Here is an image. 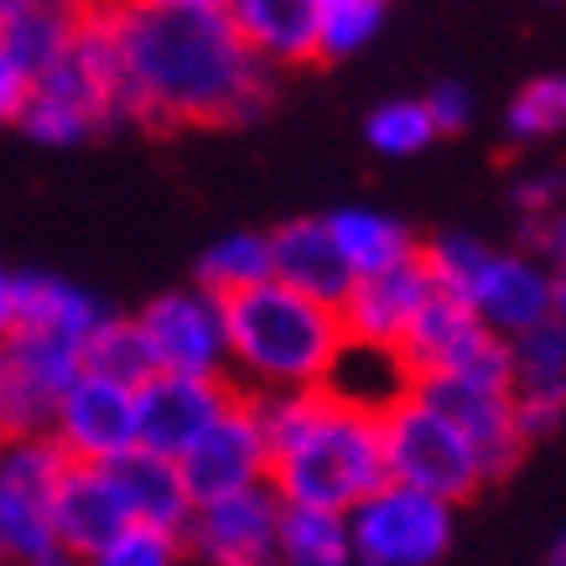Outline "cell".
<instances>
[{
    "label": "cell",
    "instance_id": "1",
    "mask_svg": "<svg viewBox=\"0 0 566 566\" xmlns=\"http://www.w3.org/2000/svg\"><path fill=\"white\" fill-rule=\"evenodd\" d=\"M109 32L136 125H250L275 104V69L244 48L223 11L120 0Z\"/></svg>",
    "mask_w": 566,
    "mask_h": 566
},
{
    "label": "cell",
    "instance_id": "2",
    "mask_svg": "<svg viewBox=\"0 0 566 566\" xmlns=\"http://www.w3.org/2000/svg\"><path fill=\"white\" fill-rule=\"evenodd\" d=\"M250 406L271 442V489L281 504L348 515L390 483L379 416L354 411L327 390L250 395Z\"/></svg>",
    "mask_w": 566,
    "mask_h": 566
},
{
    "label": "cell",
    "instance_id": "3",
    "mask_svg": "<svg viewBox=\"0 0 566 566\" xmlns=\"http://www.w3.org/2000/svg\"><path fill=\"white\" fill-rule=\"evenodd\" d=\"M223 333H229V379L240 395L323 390L333 359L348 344L338 307L312 302L281 281H260L250 292L229 296Z\"/></svg>",
    "mask_w": 566,
    "mask_h": 566
},
{
    "label": "cell",
    "instance_id": "4",
    "mask_svg": "<svg viewBox=\"0 0 566 566\" xmlns=\"http://www.w3.org/2000/svg\"><path fill=\"white\" fill-rule=\"evenodd\" d=\"M130 120V88H125L120 48L109 17H84L69 52L32 78V99L21 109V130L36 146H84L109 125Z\"/></svg>",
    "mask_w": 566,
    "mask_h": 566
},
{
    "label": "cell",
    "instance_id": "5",
    "mask_svg": "<svg viewBox=\"0 0 566 566\" xmlns=\"http://www.w3.org/2000/svg\"><path fill=\"white\" fill-rule=\"evenodd\" d=\"M379 442H385V473H390V483L421 489L431 499L463 504V499H473L489 483L473 442L431 406L427 395H416V390L379 416Z\"/></svg>",
    "mask_w": 566,
    "mask_h": 566
},
{
    "label": "cell",
    "instance_id": "6",
    "mask_svg": "<svg viewBox=\"0 0 566 566\" xmlns=\"http://www.w3.org/2000/svg\"><path fill=\"white\" fill-rule=\"evenodd\" d=\"M359 566H437L452 546V504L406 483H379L348 510Z\"/></svg>",
    "mask_w": 566,
    "mask_h": 566
},
{
    "label": "cell",
    "instance_id": "7",
    "mask_svg": "<svg viewBox=\"0 0 566 566\" xmlns=\"http://www.w3.org/2000/svg\"><path fill=\"white\" fill-rule=\"evenodd\" d=\"M156 375H229L223 302L203 286H177L136 312Z\"/></svg>",
    "mask_w": 566,
    "mask_h": 566
},
{
    "label": "cell",
    "instance_id": "8",
    "mask_svg": "<svg viewBox=\"0 0 566 566\" xmlns=\"http://www.w3.org/2000/svg\"><path fill=\"white\" fill-rule=\"evenodd\" d=\"M52 442L63 447L69 463H94L115 468L120 458H130L140 447L136 437V390L120 379L104 375H78L63 390L57 411H52Z\"/></svg>",
    "mask_w": 566,
    "mask_h": 566
},
{
    "label": "cell",
    "instance_id": "9",
    "mask_svg": "<svg viewBox=\"0 0 566 566\" xmlns=\"http://www.w3.org/2000/svg\"><path fill=\"white\" fill-rule=\"evenodd\" d=\"M177 468H182L192 504L271 483V442H265V427H260L250 395H234V406L177 458Z\"/></svg>",
    "mask_w": 566,
    "mask_h": 566
},
{
    "label": "cell",
    "instance_id": "10",
    "mask_svg": "<svg viewBox=\"0 0 566 566\" xmlns=\"http://www.w3.org/2000/svg\"><path fill=\"white\" fill-rule=\"evenodd\" d=\"M275 531H281V499L271 483H260L244 494L198 504L182 531V551L198 566H275Z\"/></svg>",
    "mask_w": 566,
    "mask_h": 566
},
{
    "label": "cell",
    "instance_id": "11",
    "mask_svg": "<svg viewBox=\"0 0 566 566\" xmlns=\"http://www.w3.org/2000/svg\"><path fill=\"white\" fill-rule=\"evenodd\" d=\"M229 375H151L136 390V437L156 458H182L229 406H234Z\"/></svg>",
    "mask_w": 566,
    "mask_h": 566
},
{
    "label": "cell",
    "instance_id": "12",
    "mask_svg": "<svg viewBox=\"0 0 566 566\" xmlns=\"http://www.w3.org/2000/svg\"><path fill=\"white\" fill-rule=\"evenodd\" d=\"M416 395H427L431 406L473 442L489 483L515 473V463L525 458V437L515 427V395H510V385L431 375V379H416Z\"/></svg>",
    "mask_w": 566,
    "mask_h": 566
},
{
    "label": "cell",
    "instance_id": "13",
    "mask_svg": "<svg viewBox=\"0 0 566 566\" xmlns=\"http://www.w3.org/2000/svg\"><path fill=\"white\" fill-rule=\"evenodd\" d=\"M437 292L431 286L427 265H421V250H416L406 265H390L379 275H359L354 292L344 296V333L359 338V344H385V348H400V338L411 333L416 312L427 307V296Z\"/></svg>",
    "mask_w": 566,
    "mask_h": 566
},
{
    "label": "cell",
    "instance_id": "14",
    "mask_svg": "<svg viewBox=\"0 0 566 566\" xmlns=\"http://www.w3.org/2000/svg\"><path fill=\"white\" fill-rule=\"evenodd\" d=\"M468 307L479 312V323L494 327L499 338H520V333L551 323V271L535 255L494 250L483 260L473 292H468Z\"/></svg>",
    "mask_w": 566,
    "mask_h": 566
},
{
    "label": "cell",
    "instance_id": "15",
    "mask_svg": "<svg viewBox=\"0 0 566 566\" xmlns=\"http://www.w3.org/2000/svg\"><path fill=\"white\" fill-rule=\"evenodd\" d=\"M125 525H130V510H125V494H120V483H115V473L94 463H69L57 494H52V531H57V541L78 562H88Z\"/></svg>",
    "mask_w": 566,
    "mask_h": 566
},
{
    "label": "cell",
    "instance_id": "16",
    "mask_svg": "<svg viewBox=\"0 0 566 566\" xmlns=\"http://www.w3.org/2000/svg\"><path fill=\"white\" fill-rule=\"evenodd\" d=\"M271 281L292 286V292L344 307V296L354 292V271L344 265L338 244L327 234L323 219H292L271 234Z\"/></svg>",
    "mask_w": 566,
    "mask_h": 566
},
{
    "label": "cell",
    "instance_id": "17",
    "mask_svg": "<svg viewBox=\"0 0 566 566\" xmlns=\"http://www.w3.org/2000/svg\"><path fill=\"white\" fill-rule=\"evenodd\" d=\"M223 17L265 69L317 63V0H229Z\"/></svg>",
    "mask_w": 566,
    "mask_h": 566
},
{
    "label": "cell",
    "instance_id": "18",
    "mask_svg": "<svg viewBox=\"0 0 566 566\" xmlns=\"http://www.w3.org/2000/svg\"><path fill=\"white\" fill-rule=\"evenodd\" d=\"M109 317L99 296L52 271H17V327L11 333H42L63 344H88V333Z\"/></svg>",
    "mask_w": 566,
    "mask_h": 566
},
{
    "label": "cell",
    "instance_id": "19",
    "mask_svg": "<svg viewBox=\"0 0 566 566\" xmlns=\"http://www.w3.org/2000/svg\"><path fill=\"white\" fill-rule=\"evenodd\" d=\"M323 390L333 395V400L354 406V411L385 416L395 400H406V395L416 390V375H411V364L400 359V348L348 338L344 354L333 359V375H327Z\"/></svg>",
    "mask_w": 566,
    "mask_h": 566
},
{
    "label": "cell",
    "instance_id": "20",
    "mask_svg": "<svg viewBox=\"0 0 566 566\" xmlns=\"http://www.w3.org/2000/svg\"><path fill=\"white\" fill-rule=\"evenodd\" d=\"M109 473L120 483L125 510H130L136 525H156V531H177V535L188 531V520L198 504H192L188 483H182V468H177L172 458H156V452L136 447V452L120 458Z\"/></svg>",
    "mask_w": 566,
    "mask_h": 566
},
{
    "label": "cell",
    "instance_id": "21",
    "mask_svg": "<svg viewBox=\"0 0 566 566\" xmlns=\"http://www.w3.org/2000/svg\"><path fill=\"white\" fill-rule=\"evenodd\" d=\"M323 223L333 234V244H338L344 265L354 271V281L390 271V265H406L421 250L411 229L400 219H390V213H379V208H333Z\"/></svg>",
    "mask_w": 566,
    "mask_h": 566
},
{
    "label": "cell",
    "instance_id": "22",
    "mask_svg": "<svg viewBox=\"0 0 566 566\" xmlns=\"http://www.w3.org/2000/svg\"><path fill=\"white\" fill-rule=\"evenodd\" d=\"M78 27L84 11H73L69 0H0V42L27 63L32 78L69 52Z\"/></svg>",
    "mask_w": 566,
    "mask_h": 566
},
{
    "label": "cell",
    "instance_id": "23",
    "mask_svg": "<svg viewBox=\"0 0 566 566\" xmlns=\"http://www.w3.org/2000/svg\"><path fill=\"white\" fill-rule=\"evenodd\" d=\"M275 566H359V562H354L348 515H333V510H302V504H281Z\"/></svg>",
    "mask_w": 566,
    "mask_h": 566
},
{
    "label": "cell",
    "instance_id": "24",
    "mask_svg": "<svg viewBox=\"0 0 566 566\" xmlns=\"http://www.w3.org/2000/svg\"><path fill=\"white\" fill-rule=\"evenodd\" d=\"M260 281H271V234L234 229V234L213 240L203 255H198V281H192V286H203V292H213L219 302H229V296L250 292Z\"/></svg>",
    "mask_w": 566,
    "mask_h": 566
},
{
    "label": "cell",
    "instance_id": "25",
    "mask_svg": "<svg viewBox=\"0 0 566 566\" xmlns=\"http://www.w3.org/2000/svg\"><path fill=\"white\" fill-rule=\"evenodd\" d=\"M84 369H88V375L120 379V385L140 390V385L156 375V364H151V348H146V338H140L136 317H120V312H109V317H104V323L88 333V344H84Z\"/></svg>",
    "mask_w": 566,
    "mask_h": 566
},
{
    "label": "cell",
    "instance_id": "26",
    "mask_svg": "<svg viewBox=\"0 0 566 566\" xmlns=\"http://www.w3.org/2000/svg\"><path fill=\"white\" fill-rule=\"evenodd\" d=\"M63 473H69V458H63V447L52 437H11L6 452H0V494L52 504Z\"/></svg>",
    "mask_w": 566,
    "mask_h": 566
},
{
    "label": "cell",
    "instance_id": "27",
    "mask_svg": "<svg viewBox=\"0 0 566 566\" xmlns=\"http://www.w3.org/2000/svg\"><path fill=\"white\" fill-rule=\"evenodd\" d=\"M566 130V73H541L520 88L504 109V136L515 146H535Z\"/></svg>",
    "mask_w": 566,
    "mask_h": 566
},
{
    "label": "cell",
    "instance_id": "28",
    "mask_svg": "<svg viewBox=\"0 0 566 566\" xmlns=\"http://www.w3.org/2000/svg\"><path fill=\"white\" fill-rule=\"evenodd\" d=\"M385 21L379 0H317V63H338L369 48Z\"/></svg>",
    "mask_w": 566,
    "mask_h": 566
},
{
    "label": "cell",
    "instance_id": "29",
    "mask_svg": "<svg viewBox=\"0 0 566 566\" xmlns=\"http://www.w3.org/2000/svg\"><path fill=\"white\" fill-rule=\"evenodd\" d=\"M494 255V244L473 240V234H463V229H447V234H431L427 244H421V265H427L431 286L447 296H458V302H468V292H473V281H479L483 260Z\"/></svg>",
    "mask_w": 566,
    "mask_h": 566
},
{
    "label": "cell",
    "instance_id": "30",
    "mask_svg": "<svg viewBox=\"0 0 566 566\" xmlns=\"http://www.w3.org/2000/svg\"><path fill=\"white\" fill-rule=\"evenodd\" d=\"M566 385V327L541 323L510 338V390H556Z\"/></svg>",
    "mask_w": 566,
    "mask_h": 566
},
{
    "label": "cell",
    "instance_id": "31",
    "mask_svg": "<svg viewBox=\"0 0 566 566\" xmlns=\"http://www.w3.org/2000/svg\"><path fill=\"white\" fill-rule=\"evenodd\" d=\"M364 140L375 146L379 156H421L437 140V125H431L427 104L421 99H390L369 109V120H364Z\"/></svg>",
    "mask_w": 566,
    "mask_h": 566
},
{
    "label": "cell",
    "instance_id": "32",
    "mask_svg": "<svg viewBox=\"0 0 566 566\" xmlns=\"http://www.w3.org/2000/svg\"><path fill=\"white\" fill-rule=\"evenodd\" d=\"M188 556L177 531H156V525H125L120 535H109L84 566H177Z\"/></svg>",
    "mask_w": 566,
    "mask_h": 566
},
{
    "label": "cell",
    "instance_id": "33",
    "mask_svg": "<svg viewBox=\"0 0 566 566\" xmlns=\"http://www.w3.org/2000/svg\"><path fill=\"white\" fill-rule=\"evenodd\" d=\"M510 395H515V427L525 437V447L551 437L566 421V385H556V390H510Z\"/></svg>",
    "mask_w": 566,
    "mask_h": 566
},
{
    "label": "cell",
    "instance_id": "34",
    "mask_svg": "<svg viewBox=\"0 0 566 566\" xmlns=\"http://www.w3.org/2000/svg\"><path fill=\"white\" fill-rule=\"evenodd\" d=\"M510 198H515L520 219H546V213L566 208V172H562V167H546V172H525L515 188H510Z\"/></svg>",
    "mask_w": 566,
    "mask_h": 566
},
{
    "label": "cell",
    "instance_id": "35",
    "mask_svg": "<svg viewBox=\"0 0 566 566\" xmlns=\"http://www.w3.org/2000/svg\"><path fill=\"white\" fill-rule=\"evenodd\" d=\"M525 223V244H531V255L546 265L551 275L566 271V208L546 213V219H520Z\"/></svg>",
    "mask_w": 566,
    "mask_h": 566
},
{
    "label": "cell",
    "instance_id": "36",
    "mask_svg": "<svg viewBox=\"0 0 566 566\" xmlns=\"http://www.w3.org/2000/svg\"><path fill=\"white\" fill-rule=\"evenodd\" d=\"M421 104H427L437 136H463L468 125H473V94L463 84H437Z\"/></svg>",
    "mask_w": 566,
    "mask_h": 566
},
{
    "label": "cell",
    "instance_id": "37",
    "mask_svg": "<svg viewBox=\"0 0 566 566\" xmlns=\"http://www.w3.org/2000/svg\"><path fill=\"white\" fill-rule=\"evenodd\" d=\"M32 99V73L17 52L0 42V125H21V109Z\"/></svg>",
    "mask_w": 566,
    "mask_h": 566
},
{
    "label": "cell",
    "instance_id": "38",
    "mask_svg": "<svg viewBox=\"0 0 566 566\" xmlns=\"http://www.w3.org/2000/svg\"><path fill=\"white\" fill-rule=\"evenodd\" d=\"M11 327H17V271L0 265V344L11 338Z\"/></svg>",
    "mask_w": 566,
    "mask_h": 566
},
{
    "label": "cell",
    "instance_id": "39",
    "mask_svg": "<svg viewBox=\"0 0 566 566\" xmlns=\"http://www.w3.org/2000/svg\"><path fill=\"white\" fill-rule=\"evenodd\" d=\"M551 323L566 327V271L551 275Z\"/></svg>",
    "mask_w": 566,
    "mask_h": 566
},
{
    "label": "cell",
    "instance_id": "40",
    "mask_svg": "<svg viewBox=\"0 0 566 566\" xmlns=\"http://www.w3.org/2000/svg\"><path fill=\"white\" fill-rule=\"evenodd\" d=\"M146 6H172V11H223L229 0H146Z\"/></svg>",
    "mask_w": 566,
    "mask_h": 566
},
{
    "label": "cell",
    "instance_id": "41",
    "mask_svg": "<svg viewBox=\"0 0 566 566\" xmlns=\"http://www.w3.org/2000/svg\"><path fill=\"white\" fill-rule=\"evenodd\" d=\"M546 566H566V531H562V535H556V546H551Z\"/></svg>",
    "mask_w": 566,
    "mask_h": 566
},
{
    "label": "cell",
    "instance_id": "42",
    "mask_svg": "<svg viewBox=\"0 0 566 566\" xmlns=\"http://www.w3.org/2000/svg\"><path fill=\"white\" fill-rule=\"evenodd\" d=\"M6 442H11V437H6V427H0V452H6Z\"/></svg>",
    "mask_w": 566,
    "mask_h": 566
},
{
    "label": "cell",
    "instance_id": "43",
    "mask_svg": "<svg viewBox=\"0 0 566 566\" xmlns=\"http://www.w3.org/2000/svg\"><path fill=\"white\" fill-rule=\"evenodd\" d=\"M0 566H6V546H0Z\"/></svg>",
    "mask_w": 566,
    "mask_h": 566
},
{
    "label": "cell",
    "instance_id": "44",
    "mask_svg": "<svg viewBox=\"0 0 566 566\" xmlns=\"http://www.w3.org/2000/svg\"><path fill=\"white\" fill-rule=\"evenodd\" d=\"M379 6H385V0H379Z\"/></svg>",
    "mask_w": 566,
    "mask_h": 566
}]
</instances>
